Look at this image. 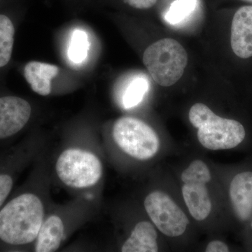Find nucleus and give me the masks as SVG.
Listing matches in <instances>:
<instances>
[{"label": "nucleus", "instance_id": "obj_1", "mask_svg": "<svg viewBox=\"0 0 252 252\" xmlns=\"http://www.w3.org/2000/svg\"><path fill=\"white\" fill-rule=\"evenodd\" d=\"M44 206L35 194H18L0 209V245L20 248L36 240Z\"/></svg>", "mask_w": 252, "mask_h": 252}, {"label": "nucleus", "instance_id": "obj_2", "mask_svg": "<svg viewBox=\"0 0 252 252\" xmlns=\"http://www.w3.org/2000/svg\"><path fill=\"white\" fill-rule=\"evenodd\" d=\"M189 118L190 124L198 128L199 142L210 150L234 148L243 142L246 135L240 122L219 117L205 104H193Z\"/></svg>", "mask_w": 252, "mask_h": 252}, {"label": "nucleus", "instance_id": "obj_3", "mask_svg": "<svg viewBox=\"0 0 252 252\" xmlns=\"http://www.w3.org/2000/svg\"><path fill=\"white\" fill-rule=\"evenodd\" d=\"M143 63L156 83L169 87L183 76L188 54L180 42L165 38L156 41L145 50Z\"/></svg>", "mask_w": 252, "mask_h": 252}, {"label": "nucleus", "instance_id": "obj_4", "mask_svg": "<svg viewBox=\"0 0 252 252\" xmlns=\"http://www.w3.org/2000/svg\"><path fill=\"white\" fill-rule=\"evenodd\" d=\"M113 137L119 148L138 160L152 158L160 147L155 131L146 123L133 117L118 119L113 127Z\"/></svg>", "mask_w": 252, "mask_h": 252}, {"label": "nucleus", "instance_id": "obj_5", "mask_svg": "<svg viewBox=\"0 0 252 252\" xmlns=\"http://www.w3.org/2000/svg\"><path fill=\"white\" fill-rule=\"evenodd\" d=\"M56 169L60 180L72 188L93 187L102 175V162L98 158L81 149L64 151L58 158Z\"/></svg>", "mask_w": 252, "mask_h": 252}, {"label": "nucleus", "instance_id": "obj_6", "mask_svg": "<svg viewBox=\"0 0 252 252\" xmlns=\"http://www.w3.org/2000/svg\"><path fill=\"white\" fill-rule=\"evenodd\" d=\"M183 187L182 195L189 213L197 220H206L212 210V202L207 184L211 180V173L206 164L193 160L181 175Z\"/></svg>", "mask_w": 252, "mask_h": 252}, {"label": "nucleus", "instance_id": "obj_7", "mask_svg": "<svg viewBox=\"0 0 252 252\" xmlns=\"http://www.w3.org/2000/svg\"><path fill=\"white\" fill-rule=\"evenodd\" d=\"M144 207L149 218L164 235L179 237L185 233L188 217L167 193L155 190L144 200Z\"/></svg>", "mask_w": 252, "mask_h": 252}, {"label": "nucleus", "instance_id": "obj_8", "mask_svg": "<svg viewBox=\"0 0 252 252\" xmlns=\"http://www.w3.org/2000/svg\"><path fill=\"white\" fill-rule=\"evenodd\" d=\"M230 44L239 58L252 57V5L242 6L235 12L232 21Z\"/></svg>", "mask_w": 252, "mask_h": 252}, {"label": "nucleus", "instance_id": "obj_9", "mask_svg": "<svg viewBox=\"0 0 252 252\" xmlns=\"http://www.w3.org/2000/svg\"><path fill=\"white\" fill-rule=\"evenodd\" d=\"M229 195L235 215L242 221L252 215V172L235 175L230 185Z\"/></svg>", "mask_w": 252, "mask_h": 252}, {"label": "nucleus", "instance_id": "obj_10", "mask_svg": "<svg viewBox=\"0 0 252 252\" xmlns=\"http://www.w3.org/2000/svg\"><path fill=\"white\" fill-rule=\"evenodd\" d=\"M59 72L57 66L39 61L28 62L23 69L25 79L31 89L42 96L51 94V81Z\"/></svg>", "mask_w": 252, "mask_h": 252}, {"label": "nucleus", "instance_id": "obj_11", "mask_svg": "<svg viewBox=\"0 0 252 252\" xmlns=\"http://www.w3.org/2000/svg\"><path fill=\"white\" fill-rule=\"evenodd\" d=\"M157 230L152 223L141 221L136 224L123 245V252H157L158 250Z\"/></svg>", "mask_w": 252, "mask_h": 252}, {"label": "nucleus", "instance_id": "obj_12", "mask_svg": "<svg viewBox=\"0 0 252 252\" xmlns=\"http://www.w3.org/2000/svg\"><path fill=\"white\" fill-rule=\"evenodd\" d=\"M64 235V227L59 217L53 215L43 221L36 238L35 252H52L61 246Z\"/></svg>", "mask_w": 252, "mask_h": 252}, {"label": "nucleus", "instance_id": "obj_13", "mask_svg": "<svg viewBox=\"0 0 252 252\" xmlns=\"http://www.w3.org/2000/svg\"><path fill=\"white\" fill-rule=\"evenodd\" d=\"M10 13L0 11V70L9 65L14 50L16 25Z\"/></svg>", "mask_w": 252, "mask_h": 252}, {"label": "nucleus", "instance_id": "obj_14", "mask_svg": "<svg viewBox=\"0 0 252 252\" xmlns=\"http://www.w3.org/2000/svg\"><path fill=\"white\" fill-rule=\"evenodd\" d=\"M148 89V81L145 78L138 76L132 79L122 94V102L124 108H132L140 103Z\"/></svg>", "mask_w": 252, "mask_h": 252}, {"label": "nucleus", "instance_id": "obj_15", "mask_svg": "<svg viewBox=\"0 0 252 252\" xmlns=\"http://www.w3.org/2000/svg\"><path fill=\"white\" fill-rule=\"evenodd\" d=\"M89 48L90 43L86 32L75 30L68 48V58L74 64H80L87 59Z\"/></svg>", "mask_w": 252, "mask_h": 252}, {"label": "nucleus", "instance_id": "obj_16", "mask_svg": "<svg viewBox=\"0 0 252 252\" xmlns=\"http://www.w3.org/2000/svg\"><path fill=\"white\" fill-rule=\"evenodd\" d=\"M197 0H175L165 16L167 23L177 25L185 21L196 8Z\"/></svg>", "mask_w": 252, "mask_h": 252}, {"label": "nucleus", "instance_id": "obj_17", "mask_svg": "<svg viewBox=\"0 0 252 252\" xmlns=\"http://www.w3.org/2000/svg\"><path fill=\"white\" fill-rule=\"evenodd\" d=\"M24 98L11 94H0V143L7 140L3 124V118L18 108L24 102Z\"/></svg>", "mask_w": 252, "mask_h": 252}, {"label": "nucleus", "instance_id": "obj_18", "mask_svg": "<svg viewBox=\"0 0 252 252\" xmlns=\"http://www.w3.org/2000/svg\"><path fill=\"white\" fill-rule=\"evenodd\" d=\"M6 165L7 164L4 163L0 167V209L9 197L14 185V170L11 166Z\"/></svg>", "mask_w": 252, "mask_h": 252}, {"label": "nucleus", "instance_id": "obj_19", "mask_svg": "<svg viewBox=\"0 0 252 252\" xmlns=\"http://www.w3.org/2000/svg\"><path fill=\"white\" fill-rule=\"evenodd\" d=\"M125 4L136 9L146 10L153 7L157 0H123Z\"/></svg>", "mask_w": 252, "mask_h": 252}, {"label": "nucleus", "instance_id": "obj_20", "mask_svg": "<svg viewBox=\"0 0 252 252\" xmlns=\"http://www.w3.org/2000/svg\"><path fill=\"white\" fill-rule=\"evenodd\" d=\"M205 252H229V249L228 246L223 243V242L215 240L207 245Z\"/></svg>", "mask_w": 252, "mask_h": 252}, {"label": "nucleus", "instance_id": "obj_21", "mask_svg": "<svg viewBox=\"0 0 252 252\" xmlns=\"http://www.w3.org/2000/svg\"><path fill=\"white\" fill-rule=\"evenodd\" d=\"M9 1H11V0H0V8L1 6H5V4L9 2Z\"/></svg>", "mask_w": 252, "mask_h": 252}, {"label": "nucleus", "instance_id": "obj_22", "mask_svg": "<svg viewBox=\"0 0 252 252\" xmlns=\"http://www.w3.org/2000/svg\"><path fill=\"white\" fill-rule=\"evenodd\" d=\"M243 1H247V2L252 3V0H243Z\"/></svg>", "mask_w": 252, "mask_h": 252}, {"label": "nucleus", "instance_id": "obj_23", "mask_svg": "<svg viewBox=\"0 0 252 252\" xmlns=\"http://www.w3.org/2000/svg\"><path fill=\"white\" fill-rule=\"evenodd\" d=\"M251 225H252V224H251Z\"/></svg>", "mask_w": 252, "mask_h": 252}]
</instances>
